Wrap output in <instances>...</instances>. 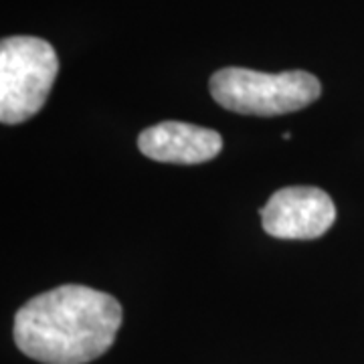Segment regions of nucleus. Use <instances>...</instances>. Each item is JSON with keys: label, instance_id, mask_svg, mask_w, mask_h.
<instances>
[{"label": "nucleus", "instance_id": "obj_1", "mask_svg": "<svg viewBox=\"0 0 364 364\" xmlns=\"http://www.w3.org/2000/svg\"><path fill=\"white\" fill-rule=\"evenodd\" d=\"M122 318L114 296L71 284L28 299L14 316L13 336L33 360L87 364L112 348Z\"/></svg>", "mask_w": 364, "mask_h": 364}, {"label": "nucleus", "instance_id": "obj_2", "mask_svg": "<svg viewBox=\"0 0 364 364\" xmlns=\"http://www.w3.org/2000/svg\"><path fill=\"white\" fill-rule=\"evenodd\" d=\"M208 90L225 109L243 116H282L314 104L322 85L308 71L261 73L245 67H225L217 71Z\"/></svg>", "mask_w": 364, "mask_h": 364}, {"label": "nucleus", "instance_id": "obj_3", "mask_svg": "<svg viewBox=\"0 0 364 364\" xmlns=\"http://www.w3.org/2000/svg\"><path fill=\"white\" fill-rule=\"evenodd\" d=\"M59 73L51 43L39 37H6L0 43V119L23 124L45 105Z\"/></svg>", "mask_w": 364, "mask_h": 364}, {"label": "nucleus", "instance_id": "obj_4", "mask_svg": "<svg viewBox=\"0 0 364 364\" xmlns=\"http://www.w3.org/2000/svg\"><path fill=\"white\" fill-rule=\"evenodd\" d=\"M263 231L275 239H318L336 221L334 200L316 186H287L261 208Z\"/></svg>", "mask_w": 364, "mask_h": 364}, {"label": "nucleus", "instance_id": "obj_5", "mask_svg": "<svg viewBox=\"0 0 364 364\" xmlns=\"http://www.w3.org/2000/svg\"><path fill=\"white\" fill-rule=\"evenodd\" d=\"M138 148L144 156L168 164H200L208 162L223 150L219 132L184 124L162 122L140 134Z\"/></svg>", "mask_w": 364, "mask_h": 364}]
</instances>
